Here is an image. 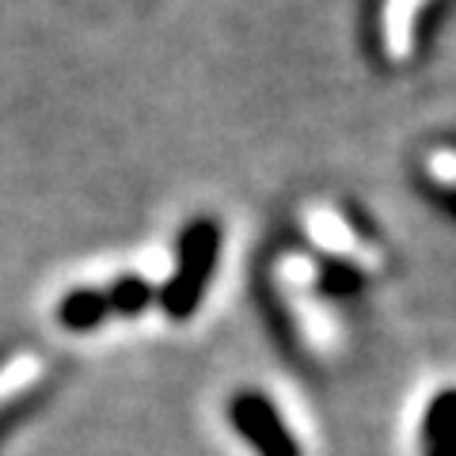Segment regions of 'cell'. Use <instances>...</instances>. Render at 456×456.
Wrapping results in <instances>:
<instances>
[{"label": "cell", "mask_w": 456, "mask_h": 456, "mask_svg": "<svg viewBox=\"0 0 456 456\" xmlns=\"http://www.w3.org/2000/svg\"><path fill=\"white\" fill-rule=\"evenodd\" d=\"M228 415H232V426L240 430V437H248L259 456H301L297 437L289 434L278 407L263 392H236Z\"/></svg>", "instance_id": "7a4b0ae2"}, {"label": "cell", "mask_w": 456, "mask_h": 456, "mask_svg": "<svg viewBox=\"0 0 456 456\" xmlns=\"http://www.w3.org/2000/svg\"><path fill=\"white\" fill-rule=\"evenodd\" d=\"M308 232H312V240H316V244H323L327 251H335V255H354V259H362L358 240H354V232L335 217V213L312 209V213H308Z\"/></svg>", "instance_id": "8992f818"}, {"label": "cell", "mask_w": 456, "mask_h": 456, "mask_svg": "<svg viewBox=\"0 0 456 456\" xmlns=\"http://www.w3.org/2000/svg\"><path fill=\"white\" fill-rule=\"evenodd\" d=\"M110 316V305H107V289H73L61 297L57 305V323L65 331H92Z\"/></svg>", "instance_id": "277c9868"}, {"label": "cell", "mask_w": 456, "mask_h": 456, "mask_svg": "<svg viewBox=\"0 0 456 456\" xmlns=\"http://www.w3.org/2000/svg\"><path fill=\"white\" fill-rule=\"evenodd\" d=\"M419 8H422V0H388L384 4V50L395 61H403L411 53V31H415Z\"/></svg>", "instance_id": "5b68a950"}, {"label": "cell", "mask_w": 456, "mask_h": 456, "mask_svg": "<svg viewBox=\"0 0 456 456\" xmlns=\"http://www.w3.org/2000/svg\"><path fill=\"white\" fill-rule=\"evenodd\" d=\"M221 255V228L217 221H191L179 236V259H175V274L160 289V305L171 320H187L194 316V308L202 305L206 285L213 278Z\"/></svg>", "instance_id": "6da1fadb"}, {"label": "cell", "mask_w": 456, "mask_h": 456, "mask_svg": "<svg viewBox=\"0 0 456 456\" xmlns=\"http://www.w3.org/2000/svg\"><path fill=\"white\" fill-rule=\"evenodd\" d=\"M422 445L426 456H456V388L434 395L422 419Z\"/></svg>", "instance_id": "3957f363"}, {"label": "cell", "mask_w": 456, "mask_h": 456, "mask_svg": "<svg viewBox=\"0 0 456 456\" xmlns=\"http://www.w3.org/2000/svg\"><path fill=\"white\" fill-rule=\"evenodd\" d=\"M430 171L441 179V183H456V156L452 152H437L430 160Z\"/></svg>", "instance_id": "ba28073f"}, {"label": "cell", "mask_w": 456, "mask_h": 456, "mask_svg": "<svg viewBox=\"0 0 456 456\" xmlns=\"http://www.w3.org/2000/svg\"><path fill=\"white\" fill-rule=\"evenodd\" d=\"M152 297H156L152 281H145L141 274H126L107 289L110 316H141V312L152 305Z\"/></svg>", "instance_id": "52a82bcc"}]
</instances>
